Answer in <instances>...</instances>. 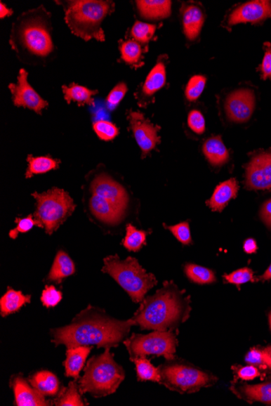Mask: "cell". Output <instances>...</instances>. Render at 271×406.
I'll return each instance as SVG.
<instances>
[{"instance_id":"1","label":"cell","mask_w":271,"mask_h":406,"mask_svg":"<svg viewBox=\"0 0 271 406\" xmlns=\"http://www.w3.org/2000/svg\"><path fill=\"white\" fill-rule=\"evenodd\" d=\"M133 321L112 317L105 310L88 307L78 313L72 322L61 328L51 329V342L55 346L64 345L67 349L78 346L97 348L117 347L127 339Z\"/></svg>"},{"instance_id":"2","label":"cell","mask_w":271,"mask_h":406,"mask_svg":"<svg viewBox=\"0 0 271 406\" xmlns=\"http://www.w3.org/2000/svg\"><path fill=\"white\" fill-rule=\"evenodd\" d=\"M9 44L25 65L46 66L55 59L51 13L44 5L19 15L12 25Z\"/></svg>"},{"instance_id":"3","label":"cell","mask_w":271,"mask_h":406,"mask_svg":"<svg viewBox=\"0 0 271 406\" xmlns=\"http://www.w3.org/2000/svg\"><path fill=\"white\" fill-rule=\"evenodd\" d=\"M190 297L173 282H166L152 296L145 297L131 320L142 330L175 331L190 317Z\"/></svg>"},{"instance_id":"4","label":"cell","mask_w":271,"mask_h":406,"mask_svg":"<svg viewBox=\"0 0 271 406\" xmlns=\"http://www.w3.org/2000/svg\"><path fill=\"white\" fill-rule=\"evenodd\" d=\"M65 12V20L72 34L86 41H105L104 20L114 13L116 5L109 0H65L55 1Z\"/></svg>"},{"instance_id":"5","label":"cell","mask_w":271,"mask_h":406,"mask_svg":"<svg viewBox=\"0 0 271 406\" xmlns=\"http://www.w3.org/2000/svg\"><path fill=\"white\" fill-rule=\"evenodd\" d=\"M111 348H106L103 354L93 356L87 362L84 375L80 379L81 393L91 394L101 398L117 391L125 379L124 368L114 361Z\"/></svg>"},{"instance_id":"6","label":"cell","mask_w":271,"mask_h":406,"mask_svg":"<svg viewBox=\"0 0 271 406\" xmlns=\"http://www.w3.org/2000/svg\"><path fill=\"white\" fill-rule=\"evenodd\" d=\"M103 262L102 271L109 274L134 303H142L145 295L158 284L154 274L145 271L135 258L121 261L114 255L106 257Z\"/></svg>"},{"instance_id":"7","label":"cell","mask_w":271,"mask_h":406,"mask_svg":"<svg viewBox=\"0 0 271 406\" xmlns=\"http://www.w3.org/2000/svg\"><path fill=\"white\" fill-rule=\"evenodd\" d=\"M159 384L171 391L194 393L202 388L213 386L218 378L183 360H168L159 367Z\"/></svg>"},{"instance_id":"8","label":"cell","mask_w":271,"mask_h":406,"mask_svg":"<svg viewBox=\"0 0 271 406\" xmlns=\"http://www.w3.org/2000/svg\"><path fill=\"white\" fill-rule=\"evenodd\" d=\"M36 199L34 215L38 226L52 235L74 212L76 204L65 190L53 188L43 193H32Z\"/></svg>"},{"instance_id":"9","label":"cell","mask_w":271,"mask_h":406,"mask_svg":"<svg viewBox=\"0 0 271 406\" xmlns=\"http://www.w3.org/2000/svg\"><path fill=\"white\" fill-rule=\"evenodd\" d=\"M123 343L127 348L130 360L150 355L164 356L166 360H176L178 340L175 331H154L147 335L133 334Z\"/></svg>"},{"instance_id":"10","label":"cell","mask_w":271,"mask_h":406,"mask_svg":"<svg viewBox=\"0 0 271 406\" xmlns=\"http://www.w3.org/2000/svg\"><path fill=\"white\" fill-rule=\"evenodd\" d=\"M90 192L95 194L126 212L129 196L127 190L106 171H95L87 178Z\"/></svg>"},{"instance_id":"11","label":"cell","mask_w":271,"mask_h":406,"mask_svg":"<svg viewBox=\"0 0 271 406\" xmlns=\"http://www.w3.org/2000/svg\"><path fill=\"white\" fill-rule=\"evenodd\" d=\"M28 77V72L22 68L18 73V82L9 84L13 103L15 107L27 108L41 114L43 110L48 107L49 103L31 86Z\"/></svg>"},{"instance_id":"12","label":"cell","mask_w":271,"mask_h":406,"mask_svg":"<svg viewBox=\"0 0 271 406\" xmlns=\"http://www.w3.org/2000/svg\"><path fill=\"white\" fill-rule=\"evenodd\" d=\"M128 119L135 140L142 150L143 158H145L160 142L159 128L151 124L143 114L133 110L128 112Z\"/></svg>"},{"instance_id":"13","label":"cell","mask_w":271,"mask_h":406,"mask_svg":"<svg viewBox=\"0 0 271 406\" xmlns=\"http://www.w3.org/2000/svg\"><path fill=\"white\" fill-rule=\"evenodd\" d=\"M246 169V185L249 190L271 188V152H260L254 156Z\"/></svg>"},{"instance_id":"14","label":"cell","mask_w":271,"mask_h":406,"mask_svg":"<svg viewBox=\"0 0 271 406\" xmlns=\"http://www.w3.org/2000/svg\"><path fill=\"white\" fill-rule=\"evenodd\" d=\"M255 96L250 89H238L227 98L225 110L229 119L234 123H246L252 117Z\"/></svg>"},{"instance_id":"15","label":"cell","mask_w":271,"mask_h":406,"mask_svg":"<svg viewBox=\"0 0 271 406\" xmlns=\"http://www.w3.org/2000/svg\"><path fill=\"white\" fill-rule=\"evenodd\" d=\"M88 209L91 217L95 219L96 223L106 228H117L122 223L126 213L107 199L92 193L88 200Z\"/></svg>"},{"instance_id":"16","label":"cell","mask_w":271,"mask_h":406,"mask_svg":"<svg viewBox=\"0 0 271 406\" xmlns=\"http://www.w3.org/2000/svg\"><path fill=\"white\" fill-rule=\"evenodd\" d=\"M166 58L160 57L156 65L150 72L145 82L137 94L140 107H145L153 101L154 95L166 86Z\"/></svg>"},{"instance_id":"17","label":"cell","mask_w":271,"mask_h":406,"mask_svg":"<svg viewBox=\"0 0 271 406\" xmlns=\"http://www.w3.org/2000/svg\"><path fill=\"white\" fill-rule=\"evenodd\" d=\"M232 392L236 396L252 404L260 402L271 405V372L265 375V381L258 384H247L234 381L231 386Z\"/></svg>"},{"instance_id":"18","label":"cell","mask_w":271,"mask_h":406,"mask_svg":"<svg viewBox=\"0 0 271 406\" xmlns=\"http://www.w3.org/2000/svg\"><path fill=\"white\" fill-rule=\"evenodd\" d=\"M271 18V3L265 0H255L241 5L233 11L228 23H258Z\"/></svg>"},{"instance_id":"19","label":"cell","mask_w":271,"mask_h":406,"mask_svg":"<svg viewBox=\"0 0 271 406\" xmlns=\"http://www.w3.org/2000/svg\"><path fill=\"white\" fill-rule=\"evenodd\" d=\"M10 387L13 389L15 397V405L18 406H49L52 402L46 400L45 396L41 394L31 386L29 381L18 374L10 379Z\"/></svg>"},{"instance_id":"20","label":"cell","mask_w":271,"mask_h":406,"mask_svg":"<svg viewBox=\"0 0 271 406\" xmlns=\"http://www.w3.org/2000/svg\"><path fill=\"white\" fill-rule=\"evenodd\" d=\"M182 22L186 38L190 41L195 40L205 21L202 11L195 5H184L181 8Z\"/></svg>"},{"instance_id":"21","label":"cell","mask_w":271,"mask_h":406,"mask_svg":"<svg viewBox=\"0 0 271 406\" xmlns=\"http://www.w3.org/2000/svg\"><path fill=\"white\" fill-rule=\"evenodd\" d=\"M92 349L93 346H78L67 350L66 360L62 363L65 367V376L75 379H79L80 373Z\"/></svg>"},{"instance_id":"22","label":"cell","mask_w":271,"mask_h":406,"mask_svg":"<svg viewBox=\"0 0 271 406\" xmlns=\"http://www.w3.org/2000/svg\"><path fill=\"white\" fill-rule=\"evenodd\" d=\"M31 386L45 397H57L62 388L58 377L49 371H39L30 376L28 379Z\"/></svg>"},{"instance_id":"23","label":"cell","mask_w":271,"mask_h":406,"mask_svg":"<svg viewBox=\"0 0 271 406\" xmlns=\"http://www.w3.org/2000/svg\"><path fill=\"white\" fill-rule=\"evenodd\" d=\"M136 6L140 17L147 20H161L168 18L171 14L170 0H138Z\"/></svg>"},{"instance_id":"24","label":"cell","mask_w":271,"mask_h":406,"mask_svg":"<svg viewBox=\"0 0 271 406\" xmlns=\"http://www.w3.org/2000/svg\"><path fill=\"white\" fill-rule=\"evenodd\" d=\"M239 191L238 183L234 178L229 179L218 185L208 202L213 211L222 212L232 199L236 198Z\"/></svg>"},{"instance_id":"25","label":"cell","mask_w":271,"mask_h":406,"mask_svg":"<svg viewBox=\"0 0 271 406\" xmlns=\"http://www.w3.org/2000/svg\"><path fill=\"white\" fill-rule=\"evenodd\" d=\"M76 266L74 261L65 251L57 252L53 265L51 268L48 281L60 284L65 278L74 275Z\"/></svg>"},{"instance_id":"26","label":"cell","mask_w":271,"mask_h":406,"mask_svg":"<svg viewBox=\"0 0 271 406\" xmlns=\"http://www.w3.org/2000/svg\"><path fill=\"white\" fill-rule=\"evenodd\" d=\"M30 294H24L22 292L15 291L8 287L7 292L0 299V315L2 317L19 312L25 304L31 302Z\"/></svg>"},{"instance_id":"27","label":"cell","mask_w":271,"mask_h":406,"mask_svg":"<svg viewBox=\"0 0 271 406\" xmlns=\"http://www.w3.org/2000/svg\"><path fill=\"white\" fill-rule=\"evenodd\" d=\"M62 91L67 103H77L79 107H84L86 105H95L93 96L98 93V91H93V89L75 83H72L70 86H62Z\"/></svg>"},{"instance_id":"28","label":"cell","mask_w":271,"mask_h":406,"mask_svg":"<svg viewBox=\"0 0 271 406\" xmlns=\"http://www.w3.org/2000/svg\"><path fill=\"white\" fill-rule=\"evenodd\" d=\"M203 152L211 165L220 166L229 160V152L220 136L211 137L203 145Z\"/></svg>"},{"instance_id":"29","label":"cell","mask_w":271,"mask_h":406,"mask_svg":"<svg viewBox=\"0 0 271 406\" xmlns=\"http://www.w3.org/2000/svg\"><path fill=\"white\" fill-rule=\"evenodd\" d=\"M119 51L122 61L126 65L135 67L143 65L144 50L138 41L133 39L119 41Z\"/></svg>"},{"instance_id":"30","label":"cell","mask_w":271,"mask_h":406,"mask_svg":"<svg viewBox=\"0 0 271 406\" xmlns=\"http://www.w3.org/2000/svg\"><path fill=\"white\" fill-rule=\"evenodd\" d=\"M27 162L28 168L25 175L26 178H30L35 175H41V173L57 170L60 165L59 159H55L51 156L34 157L33 155H29Z\"/></svg>"},{"instance_id":"31","label":"cell","mask_w":271,"mask_h":406,"mask_svg":"<svg viewBox=\"0 0 271 406\" xmlns=\"http://www.w3.org/2000/svg\"><path fill=\"white\" fill-rule=\"evenodd\" d=\"M79 384L77 383V379L71 381L69 386L62 388L58 396L54 400V405L56 406H85L88 403L81 398Z\"/></svg>"},{"instance_id":"32","label":"cell","mask_w":271,"mask_h":406,"mask_svg":"<svg viewBox=\"0 0 271 406\" xmlns=\"http://www.w3.org/2000/svg\"><path fill=\"white\" fill-rule=\"evenodd\" d=\"M135 363L138 381L160 382L159 367H155L147 358H136L131 360Z\"/></svg>"},{"instance_id":"33","label":"cell","mask_w":271,"mask_h":406,"mask_svg":"<svg viewBox=\"0 0 271 406\" xmlns=\"http://www.w3.org/2000/svg\"><path fill=\"white\" fill-rule=\"evenodd\" d=\"M147 235V231L138 230L133 225L128 224L122 245L129 251H138L145 244Z\"/></svg>"},{"instance_id":"34","label":"cell","mask_w":271,"mask_h":406,"mask_svg":"<svg viewBox=\"0 0 271 406\" xmlns=\"http://www.w3.org/2000/svg\"><path fill=\"white\" fill-rule=\"evenodd\" d=\"M185 272L187 278L192 282L206 284H212L216 282L215 273L209 268L187 263L185 268Z\"/></svg>"},{"instance_id":"35","label":"cell","mask_w":271,"mask_h":406,"mask_svg":"<svg viewBox=\"0 0 271 406\" xmlns=\"http://www.w3.org/2000/svg\"><path fill=\"white\" fill-rule=\"evenodd\" d=\"M157 26L148 23L142 22V21H136L130 34L133 40L137 41L139 44H147L153 39Z\"/></svg>"},{"instance_id":"36","label":"cell","mask_w":271,"mask_h":406,"mask_svg":"<svg viewBox=\"0 0 271 406\" xmlns=\"http://www.w3.org/2000/svg\"><path fill=\"white\" fill-rule=\"evenodd\" d=\"M93 131L102 140H113L119 135V129L110 121L98 120L93 125Z\"/></svg>"},{"instance_id":"37","label":"cell","mask_w":271,"mask_h":406,"mask_svg":"<svg viewBox=\"0 0 271 406\" xmlns=\"http://www.w3.org/2000/svg\"><path fill=\"white\" fill-rule=\"evenodd\" d=\"M206 78L201 75L192 77L185 89V96L190 102H195L204 91Z\"/></svg>"},{"instance_id":"38","label":"cell","mask_w":271,"mask_h":406,"mask_svg":"<svg viewBox=\"0 0 271 406\" xmlns=\"http://www.w3.org/2000/svg\"><path fill=\"white\" fill-rule=\"evenodd\" d=\"M128 92L127 84L124 82H119L114 86L106 98V107L109 110H116L119 103H121L125 95Z\"/></svg>"},{"instance_id":"39","label":"cell","mask_w":271,"mask_h":406,"mask_svg":"<svg viewBox=\"0 0 271 406\" xmlns=\"http://www.w3.org/2000/svg\"><path fill=\"white\" fill-rule=\"evenodd\" d=\"M227 283L236 284L239 288L242 284L253 282V272L251 268H243L241 270L234 271L227 275L223 276Z\"/></svg>"},{"instance_id":"40","label":"cell","mask_w":271,"mask_h":406,"mask_svg":"<svg viewBox=\"0 0 271 406\" xmlns=\"http://www.w3.org/2000/svg\"><path fill=\"white\" fill-rule=\"evenodd\" d=\"M246 362L248 365L256 366L263 371L269 369L263 348L254 347L250 350L246 356Z\"/></svg>"},{"instance_id":"41","label":"cell","mask_w":271,"mask_h":406,"mask_svg":"<svg viewBox=\"0 0 271 406\" xmlns=\"http://www.w3.org/2000/svg\"><path fill=\"white\" fill-rule=\"evenodd\" d=\"M62 299V293L54 286H46L41 293V302L45 308H52L56 307Z\"/></svg>"},{"instance_id":"42","label":"cell","mask_w":271,"mask_h":406,"mask_svg":"<svg viewBox=\"0 0 271 406\" xmlns=\"http://www.w3.org/2000/svg\"><path fill=\"white\" fill-rule=\"evenodd\" d=\"M234 378L242 379V381H253L258 377L263 376L260 369L256 366H233L232 367Z\"/></svg>"},{"instance_id":"43","label":"cell","mask_w":271,"mask_h":406,"mask_svg":"<svg viewBox=\"0 0 271 406\" xmlns=\"http://www.w3.org/2000/svg\"><path fill=\"white\" fill-rule=\"evenodd\" d=\"M166 228L169 230L182 244L189 245L192 244L190 224L187 221L175 225L166 226Z\"/></svg>"},{"instance_id":"44","label":"cell","mask_w":271,"mask_h":406,"mask_svg":"<svg viewBox=\"0 0 271 406\" xmlns=\"http://www.w3.org/2000/svg\"><path fill=\"white\" fill-rule=\"evenodd\" d=\"M15 221L17 223V228L9 232V237L12 240L17 239L20 234L27 233L28 231L32 230L34 226H38L37 221L32 215H29L25 218H18Z\"/></svg>"},{"instance_id":"45","label":"cell","mask_w":271,"mask_h":406,"mask_svg":"<svg viewBox=\"0 0 271 406\" xmlns=\"http://www.w3.org/2000/svg\"><path fill=\"white\" fill-rule=\"evenodd\" d=\"M187 124L197 134H202L206 130L204 116L202 115L199 110H192L189 116H187Z\"/></svg>"},{"instance_id":"46","label":"cell","mask_w":271,"mask_h":406,"mask_svg":"<svg viewBox=\"0 0 271 406\" xmlns=\"http://www.w3.org/2000/svg\"><path fill=\"white\" fill-rule=\"evenodd\" d=\"M265 46V55L263 63L259 67V71L262 73L263 80L271 78V45L267 42Z\"/></svg>"},{"instance_id":"47","label":"cell","mask_w":271,"mask_h":406,"mask_svg":"<svg viewBox=\"0 0 271 406\" xmlns=\"http://www.w3.org/2000/svg\"><path fill=\"white\" fill-rule=\"evenodd\" d=\"M260 218L264 224L271 230V199L265 202L260 211Z\"/></svg>"},{"instance_id":"48","label":"cell","mask_w":271,"mask_h":406,"mask_svg":"<svg viewBox=\"0 0 271 406\" xmlns=\"http://www.w3.org/2000/svg\"><path fill=\"white\" fill-rule=\"evenodd\" d=\"M244 251L248 253V254H253L258 250V245L256 241L253 239H249L244 241L243 246Z\"/></svg>"},{"instance_id":"49","label":"cell","mask_w":271,"mask_h":406,"mask_svg":"<svg viewBox=\"0 0 271 406\" xmlns=\"http://www.w3.org/2000/svg\"><path fill=\"white\" fill-rule=\"evenodd\" d=\"M13 15V9L8 8L3 2L0 3V18L4 19L11 17Z\"/></svg>"},{"instance_id":"50","label":"cell","mask_w":271,"mask_h":406,"mask_svg":"<svg viewBox=\"0 0 271 406\" xmlns=\"http://www.w3.org/2000/svg\"><path fill=\"white\" fill-rule=\"evenodd\" d=\"M269 280H271V263L267 271H265L262 276L258 278V281L259 282H267Z\"/></svg>"},{"instance_id":"51","label":"cell","mask_w":271,"mask_h":406,"mask_svg":"<svg viewBox=\"0 0 271 406\" xmlns=\"http://www.w3.org/2000/svg\"><path fill=\"white\" fill-rule=\"evenodd\" d=\"M265 357H267V362L269 369H271V345L263 348Z\"/></svg>"},{"instance_id":"52","label":"cell","mask_w":271,"mask_h":406,"mask_svg":"<svg viewBox=\"0 0 271 406\" xmlns=\"http://www.w3.org/2000/svg\"><path fill=\"white\" fill-rule=\"evenodd\" d=\"M268 319H269L270 329L271 331V312L268 315Z\"/></svg>"}]
</instances>
